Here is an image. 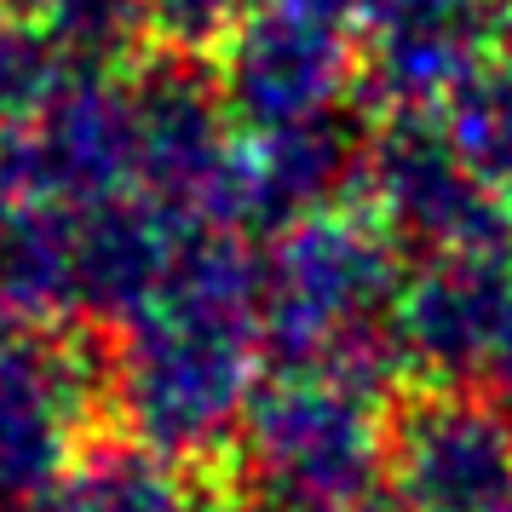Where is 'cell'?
I'll list each match as a JSON object with an SVG mask.
<instances>
[{"label": "cell", "mask_w": 512, "mask_h": 512, "mask_svg": "<svg viewBox=\"0 0 512 512\" xmlns=\"http://www.w3.org/2000/svg\"><path fill=\"white\" fill-rule=\"evenodd\" d=\"M397 288H403V236L374 213L363 190L328 202L265 236L259 254L265 351H277V363L374 351V334L392 323Z\"/></svg>", "instance_id": "obj_3"}, {"label": "cell", "mask_w": 512, "mask_h": 512, "mask_svg": "<svg viewBox=\"0 0 512 512\" xmlns=\"http://www.w3.org/2000/svg\"><path fill=\"white\" fill-rule=\"evenodd\" d=\"M334 6H346L351 18H357V12H363V6H369V0H334Z\"/></svg>", "instance_id": "obj_14"}, {"label": "cell", "mask_w": 512, "mask_h": 512, "mask_svg": "<svg viewBox=\"0 0 512 512\" xmlns=\"http://www.w3.org/2000/svg\"><path fill=\"white\" fill-rule=\"evenodd\" d=\"M363 93L386 110H432L466 70L512 47V0H369L357 12Z\"/></svg>", "instance_id": "obj_7"}, {"label": "cell", "mask_w": 512, "mask_h": 512, "mask_svg": "<svg viewBox=\"0 0 512 512\" xmlns=\"http://www.w3.org/2000/svg\"><path fill=\"white\" fill-rule=\"evenodd\" d=\"M64 507L70 512H202V501L179 478L173 455L121 449V455H104L75 478V495Z\"/></svg>", "instance_id": "obj_11"}, {"label": "cell", "mask_w": 512, "mask_h": 512, "mask_svg": "<svg viewBox=\"0 0 512 512\" xmlns=\"http://www.w3.org/2000/svg\"><path fill=\"white\" fill-rule=\"evenodd\" d=\"M116 392L150 449L196 455L236 438L259 392V254L231 231H202L127 317Z\"/></svg>", "instance_id": "obj_1"}, {"label": "cell", "mask_w": 512, "mask_h": 512, "mask_svg": "<svg viewBox=\"0 0 512 512\" xmlns=\"http://www.w3.org/2000/svg\"><path fill=\"white\" fill-rule=\"evenodd\" d=\"M512 305V254H426L392 300V340L438 386L489 369Z\"/></svg>", "instance_id": "obj_9"}, {"label": "cell", "mask_w": 512, "mask_h": 512, "mask_svg": "<svg viewBox=\"0 0 512 512\" xmlns=\"http://www.w3.org/2000/svg\"><path fill=\"white\" fill-rule=\"evenodd\" d=\"M380 357L277 363L236 426V472L254 512H363L386 478Z\"/></svg>", "instance_id": "obj_2"}, {"label": "cell", "mask_w": 512, "mask_h": 512, "mask_svg": "<svg viewBox=\"0 0 512 512\" xmlns=\"http://www.w3.org/2000/svg\"><path fill=\"white\" fill-rule=\"evenodd\" d=\"M426 116L455 150V162L512 202V47L466 70Z\"/></svg>", "instance_id": "obj_10"}, {"label": "cell", "mask_w": 512, "mask_h": 512, "mask_svg": "<svg viewBox=\"0 0 512 512\" xmlns=\"http://www.w3.org/2000/svg\"><path fill=\"white\" fill-rule=\"evenodd\" d=\"M489 380H495V392H501V403L512 409V305H507V323H501V340H495V351H489Z\"/></svg>", "instance_id": "obj_13"}, {"label": "cell", "mask_w": 512, "mask_h": 512, "mask_svg": "<svg viewBox=\"0 0 512 512\" xmlns=\"http://www.w3.org/2000/svg\"><path fill=\"white\" fill-rule=\"evenodd\" d=\"M231 127H305L346 116L363 93L357 18L334 0H248L208 52Z\"/></svg>", "instance_id": "obj_4"}, {"label": "cell", "mask_w": 512, "mask_h": 512, "mask_svg": "<svg viewBox=\"0 0 512 512\" xmlns=\"http://www.w3.org/2000/svg\"><path fill=\"white\" fill-rule=\"evenodd\" d=\"M357 190L403 242L426 254H512V202L484 190L426 110H386L363 139Z\"/></svg>", "instance_id": "obj_5"}, {"label": "cell", "mask_w": 512, "mask_h": 512, "mask_svg": "<svg viewBox=\"0 0 512 512\" xmlns=\"http://www.w3.org/2000/svg\"><path fill=\"white\" fill-rule=\"evenodd\" d=\"M248 0H144V29L156 52L179 58H208L213 41L231 29V18Z\"/></svg>", "instance_id": "obj_12"}, {"label": "cell", "mask_w": 512, "mask_h": 512, "mask_svg": "<svg viewBox=\"0 0 512 512\" xmlns=\"http://www.w3.org/2000/svg\"><path fill=\"white\" fill-rule=\"evenodd\" d=\"M386 484L403 512H512V409L466 386L409 397L386 426Z\"/></svg>", "instance_id": "obj_6"}, {"label": "cell", "mask_w": 512, "mask_h": 512, "mask_svg": "<svg viewBox=\"0 0 512 512\" xmlns=\"http://www.w3.org/2000/svg\"><path fill=\"white\" fill-rule=\"evenodd\" d=\"M363 179V139L334 121H305V127H265V133H242L236 127L231 156L219 167L213 185V231L231 236H277L305 213L357 196Z\"/></svg>", "instance_id": "obj_8"}]
</instances>
